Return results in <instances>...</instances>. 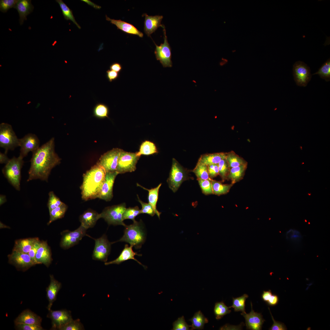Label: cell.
Returning a JSON list of instances; mask_svg holds the SVG:
<instances>
[{"instance_id":"94428289","label":"cell","mask_w":330,"mask_h":330,"mask_svg":"<svg viewBox=\"0 0 330 330\" xmlns=\"http://www.w3.org/2000/svg\"><path fill=\"white\" fill-rule=\"evenodd\" d=\"M81 1L87 3L88 5L91 6L96 9H99L101 8L100 6L95 4L90 1L88 0H82Z\"/></svg>"},{"instance_id":"484cf974","label":"cell","mask_w":330,"mask_h":330,"mask_svg":"<svg viewBox=\"0 0 330 330\" xmlns=\"http://www.w3.org/2000/svg\"><path fill=\"white\" fill-rule=\"evenodd\" d=\"M20 17L19 22L22 25L24 20H27V16L33 11L34 6L30 0H19L15 6Z\"/></svg>"},{"instance_id":"9c48e42d","label":"cell","mask_w":330,"mask_h":330,"mask_svg":"<svg viewBox=\"0 0 330 330\" xmlns=\"http://www.w3.org/2000/svg\"><path fill=\"white\" fill-rule=\"evenodd\" d=\"M140 156L136 153H131L122 150L119 159L116 170L119 174L134 171Z\"/></svg>"},{"instance_id":"52a82bcc","label":"cell","mask_w":330,"mask_h":330,"mask_svg":"<svg viewBox=\"0 0 330 330\" xmlns=\"http://www.w3.org/2000/svg\"><path fill=\"white\" fill-rule=\"evenodd\" d=\"M187 179V175L183 168L174 158L170 175L167 180L169 188L174 192H176L182 182Z\"/></svg>"},{"instance_id":"db71d44e","label":"cell","mask_w":330,"mask_h":330,"mask_svg":"<svg viewBox=\"0 0 330 330\" xmlns=\"http://www.w3.org/2000/svg\"><path fill=\"white\" fill-rule=\"evenodd\" d=\"M270 312L271 316L272 319L273 321V324L272 326L269 328L270 330H285L287 328L284 324L282 323L276 321L274 319L270 310L269 308H268Z\"/></svg>"},{"instance_id":"ac0fdd59","label":"cell","mask_w":330,"mask_h":330,"mask_svg":"<svg viewBox=\"0 0 330 330\" xmlns=\"http://www.w3.org/2000/svg\"><path fill=\"white\" fill-rule=\"evenodd\" d=\"M251 311L249 313H241V315L244 317L247 329L251 330H261L262 325L265 321L261 313L255 312L253 310L252 304L251 302Z\"/></svg>"},{"instance_id":"e575fe53","label":"cell","mask_w":330,"mask_h":330,"mask_svg":"<svg viewBox=\"0 0 330 330\" xmlns=\"http://www.w3.org/2000/svg\"><path fill=\"white\" fill-rule=\"evenodd\" d=\"M226 159L230 168L247 163L243 159L236 154L233 151L227 153Z\"/></svg>"},{"instance_id":"ab89813d","label":"cell","mask_w":330,"mask_h":330,"mask_svg":"<svg viewBox=\"0 0 330 330\" xmlns=\"http://www.w3.org/2000/svg\"><path fill=\"white\" fill-rule=\"evenodd\" d=\"M318 75L326 81L330 80V60L328 59L319 68L318 71L312 75Z\"/></svg>"},{"instance_id":"b9f144b4","label":"cell","mask_w":330,"mask_h":330,"mask_svg":"<svg viewBox=\"0 0 330 330\" xmlns=\"http://www.w3.org/2000/svg\"><path fill=\"white\" fill-rule=\"evenodd\" d=\"M48 195L49 197L47 203V207L49 211L60 207L64 203L61 200L53 191L50 192Z\"/></svg>"},{"instance_id":"8fae6325","label":"cell","mask_w":330,"mask_h":330,"mask_svg":"<svg viewBox=\"0 0 330 330\" xmlns=\"http://www.w3.org/2000/svg\"><path fill=\"white\" fill-rule=\"evenodd\" d=\"M122 150L118 148H113L101 156L97 163L104 168L106 172L116 171Z\"/></svg>"},{"instance_id":"4dcf8cb0","label":"cell","mask_w":330,"mask_h":330,"mask_svg":"<svg viewBox=\"0 0 330 330\" xmlns=\"http://www.w3.org/2000/svg\"><path fill=\"white\" fill-rule=\"evenodd\" d=\"M191 321V330H201L204 328V324L207 323L208 321L200 311L196 313L193 317L189 320Z\"/></svg>"},{"instance_id":"7c38bea8","label":"cell","mask_w":330,"mask_h":330,"mask_svg":"<svg viewBox=\"0 0 330 330\" xmlns=\"http://www.w3.org/2000/svg\"><path fill=\"white\" fill-rule=\"evenodd\" d=\"M94 239L95 244L92 255L93 259L106 262L110 253L112 243L109 241L105 234L98 238Z\"/></svg>"},{"instance_id":"74e56055","label":"cell","mask_w":330,"mask_h":330,"mask_svg":"<svg viewBox=\"0 0 330 330\" xmlns=\"http://www.w3.org/2000/svg\"><path fill=\"white\" fill-rule=\"evenodd\" d=\"M248 297L247 294H244L241 296L234 298L233 297V304L229 308H233L235 312L241 311L242 313L245 312V301Z\"/></svg>"},{"instance_id":"c3c4849f","label":"cell","mask_w":330,"mask_h":330,"mask_svg":"<svg viewBox=\"0 0 330 330\" xmlns=\"http://www.w3.org/2000/svg\"><path fill=\"white\" fill-rule=\"evenodd\" d=\"M173 330H189L191 325L186 323L183 316L179 317L173 323Z\"/></svg>"},{"instance_id":"f6af8a7d","label":"cell","mask_w":330,"mask_h":330,"mask_svg":"<svg viewBox=\"0 0 330 330\" xmlns=\"http://www.w3.org/2000/svg\"><path fill=\"white\" fill-rule=\"evenodd\" d=\"M211 179H197L203 193L205 195L213 194Z\"/></svg>"},{"instance_id":"277c9868","label":"cell","mask_w":330,"mask_h":330,"mask_svg":"<svg viewBox=\"0 0 330 330\" xmlns=\"http://www.w3.org/2000/svg\"><path fill=\"white\" fill-rule=\"evenodd\" d=\"M23 158L13 157L6 164L2 172L9 182L17 190H20L21 170L24 164Z\"/></svg>"},{"instance_id":"3957f363","label":"cell","mask_w":330,"mask_h":330,"mask_svg":"<svg viewBox=\"0 0 330 330\" xmlns=\"http://www.w3.org/2000/svg\"><path fill=\"white\" fill-rule=\"evenodd\" d=\"M133 222V224L125 226L124 234L122 237L112 244L119 241L125 242L136 249L140 248L145 240V233L141 223L136 221Z\"/></svg>"},{"instance_id":"91938a15","label":"cell","mask_w":330,"mask_h":330,"mask_svg":"<svg viewBox=\"0 0 330 330\" xmlns=\"http://www.w3.org/2000/svg\"><path fill=\"white\" fill-rule=\"evenodd\" d=\"M7 156V154L0 152V163L1 164H7L10 160Z\"/></svg>"},{"instance_id":"44dd1931","label":"cell","mask_w":330,"mask_h":330,"mask_svg":"<svg viewBox=\"0 0 330 330\" xmlns=\"http://www.w3.org/2000/svg\"><path fill=\"white\" fill-rule=\"evenodd\" d=\"M145 16L144 22V31L148 36L155 32L160 27L163 28V25L161 24L163 17L160 15L149 16L146 13L143 14Z\"/></svg>"},{"instance_id":"ffe728a7","label":"cell","mask_w":330,"mask_h":330,"mask_svg":"<svg viewBox=\"0 0 330 330\" xmlns=\"http://www.w3.org/2000/svg\"><path fill=\"white\" fill-rule=\"evenodd\" d=\"M42 318L31 310L27 309L22 312L14 321L15 324H26L41 325Z\"/></svg>"},{"instance_id":"f907efd6","label":"cell","mask_w":330,"mask_h":330,"mask_svg":"<svg viewBox=\"0 0 330 330\" xmlns=\"http://www.w3.org/2000/svg\"><path fill=\"white\" fill-rule=\"evenodd\" d=\"M137 196L138 201L142 206V208L140 210V214H146L152 216H153L156 213L151 204L149 203H147L143 202L140 199L138 195Z\"/></svg>"},{"instance_id":"9f6ffc18","label":"cell","mask_w":330,"mask_h":330,"mask_svg":"<svg viewBox=\"0 0 330 330\" xmlns=\"http://www.w3.org/2000/svg\"><path fill=\"white\" fill-rule=\"evenodd\" d=\"M41 241L39 239L34 244L32 248L28 253L33 260L37 264L38 263L35 260V255L40 245Z\"/></svg>"},{"instance_id":"6125c7cd","label":"cell","mask_w":330,"mask_h":330,"mask_svg":"<svg viewBox=\"0 0 330 330\" xmlns=\"http://www.w3.org/2000/svg\"><path fill=\"white\" fill-rule=\"evenodd\" d=\"M6 201V196L3 195L0 196V205L1 206Z\"/></svg>"},{"instance_id":"5b68a950","label":"cell","mask_w":330,"mask_h":330,"mask_svg":"<svg viewBox=\"0 0 330 330\" xmlns=\"http://www.w3.org/2000/svg\"><path fill=\"white\" fill-rule=\"evenodd\" d=\"M19 146V139L11 125L6 123L0 124V147L4 149L7 154L9 150H13Z\"/></svg>"},{"instance_id":"603a6c76","label":"cell","mask_w":330,"mask_h":330,"mask_svg":"<svg viewBox=\"0 0 330 330\" xmlns=\"http://www.w3.org/2000/svg\"><path fill=\"white\" fill-rule=\"evenodd\" d=\"M50 282L46 289V296L49 301L47 307L49 311L53 302L56 300L58 292L61 287V283L55 279L53 275H50Z\"/></svg>"},{"instance_id":"7bdbcfd3","label":"cell","mask_w":330,"mask_h":330,"mask_svg":"<svg viewBox=\"0 0 330 330\" xmlns=\"http://www.w3.org/2000/svg\"><path fill=\"white\" fill-rule=\"evenodd\" d=\"M218 165L219 174L221 177L222 181H224L227 178L230 169L226 159L222 160L218 164Z\"/></svg>"},{"instance_id":"d4e9b609","label":"cell","mask_w":330,"mask_h":330,"mask_svg":"<svg viewBox=\"0 0 330 330\" xmlns=\"http://www.w3.org/2000/svg\"><path fill=\"white\" fill-rule=\"evenodd\" d=\"M100 218V214L94 210L88 209L80 215L79 221L81 225L87 229L93 227Z\"/></svg>"},{"instance_id":"f35d334b","label":"cell","mask_w":330,"mask_h":330,"mask_svg":"<svg viewBox=\"0 0 330 330\" xmlns=\"http://www.w3.org/2000/svg\"><path fill=\"white\" fill-rule=\"evenodd\" d=\"M222 301L215 303L214 308V313L217 320L221 319L225 315L230 313L231 310Z\"/></svg>"},{"instance_id":"8d00e7d4","label":"cell","mask_w":330,"mask_h":330,"mask_svg":"<svg viewBox=\"0 0 330 330\" xmlns=\"http://www.w3.org/2000/svg\"><path fill=\"white\" fill-rule=\"evenodd\" d=\"M213 194L220 195L228 193L233 186L232 184H224L211 179Z\"/></svg>"},{"instance_id":"d590c367","label":"cell","mask_w":330,"mask_h":330,"mask_svg":"<svg viewBox=\"0 0 330 330\" xmlns=\"http://www.w3.org/2000/svg\"><path fill=\"white\" fill-rule=\"evenodd\" d=\"M56 1L59 4L64 19L67 20H71L79 29H80L81 27L76 22L71 9L62 0H56Z\"/></svg>"},{"instance_id":"ba28073f","label":"cell","mask_w":330,"mask_h":330,"mask_svg":"<svg viewBox=\"0 0 330 330\" xmlns=\"http://www.w3.org/2000/svg\"><path fill=\"white\" fill-rule=\"evenodd\" d=\"M87 229L81 225L75 230L71 231L65 230L61 233L62 237L60 246L65 249L77 244L86 235Z\"/></svg>"},{"instance_id":"bcb514c9","label":"cell","mask_w":330,"mask_h":330,"mask_svg":"<svg viewBox=\"0 0 330 330\" xmlns=\"http://www.w3.org/2000/svg\"><path fill=\"white\" fill-rule=\"evenodd\" d=\"M286 238L288 240L291 242L297 243L301 241L302 237L299 231L291 229L286 232Z\"/></svg>"},{"instance_id":"680465c9","label":"cell","mask_w":330,"mask_h":330,"mask_svg":"<svg viewBox=\"0 0 330 330\" xmlns=\"http://www.w3.org/2000/svg\"><path fill=\"white\" fill-rule=\"evenodd\" d=\"M110 70L119 73L122 70V67L119 63L115 62L112 64L110 66Z\"/></svg>"},{"instance_id":"7402d4cb","label":"cell","mask_w":330,"mask_h":330,"mask_svg":"<svg viewBox=\"0 0 330 330\" xmlns=\"http://www.w3.org/2000/svg\"><path fill=\"white\" fill-rule=\"evenodd\" d=\"M133 246H129L127 244H125L124 249L122 250L119 256L114 260L112 261L105 262V265L112 264H119L129 259H133L137 261L138 263L142 265L144 268H146L144 265L138 261L135 258V255L141 256V254H138L137 252H134L132 250Z\"/></svg>"},{"instance_id":"f1b7e54d","label":"cell","mask_w":330,"mask_h":330,"mask_svg":"<svg viewBox=\"0 0 330 330\" xmlns=\"http://www.w3.org/2000/svg\"><path fill=\"white\" fill-rule=\"evenodd\" d=\"M247 166L246 163L230 168L227 178L231 181L232 184L233 185L243 178Z\"/></svg>"},{"instance_id":"9a60e30c","label":"cell","mask_w":330,"mask_h":330,"mask_svg":"<svg viewBox=\"0 0 330 330\" xmlns=\"http://www.w3.org/2000/svg\"><path fill=\"white\" fill-rule=\"evenodd\" d=\"M47 317L51 320V330H59L73 319L71 312L65 309L49 311Z\"/></svg>"},{"instance_id":"f5cc1de1","label":"cell","mask_w":330,"mask_h":330,"mask_svg":"<svg viewBox=\"0 0 330 330\" xmlns=\"http://www.w3.org/2000/svg\"><path fill=\"white\" fill-rule=\"evenodd\" d=\"M15 325L16 329L19 330H42L41 326L26 324H18Z\"/></svg>"},{"instance_id":"7a4b0ae2","label":"cell","mask_w":330,"mask_h":330,"mask_svg":"<svg viewBox=\"0 0 330 330\" xmlns=\"http://www.w3.org/2000/svg\"><path fill=\"white\" fill-rule=\"evenodd\" d=\"M106 172L104 168L97 163L84 174L80 187L83 200L87 201L98 198Z\"/></svg>"},{"instance_id":"681fc988","label":"cell","mask_w":330,"mask_h":330,"mask_svg":"<svg viewBox=\"0 0 330 330\" xmlns=\"http://www.w3.org/2000/svg\"><path fill=\"white\" fill-rule=\"evenodd\" d=\"M19 0H0V10L6 13L10 9L14 8Z\"/></svg>"},{"instance_id":"f546056e","label":"cell","mask_w":330,"mask_h":330,"mask_svg":"<svg viewBox=\"0 0 330 330\" xmlns=\"http://www.w3.org/2000/svg\"><path fill=\"white\" fill-rule=\"evenodd\" d=\"M137 184L138 186H140L148 191V203L152 206L156 214L160 218L161 213L159 212L156 209V204L158 199L159 190L162 184L160 183L156 188L150 189L144 187L138 183H137Z\"/></svg>"},{"instance_id":"cb8c5ba5","label":"cell","mask_w":330,"mask_h":330,"mask_svg":"<svg viewBox=\"0 0 330 330\" xmlns=\"http://www.w3.org/2000/svg\"><path fill=\"white\" fill-rule=\"evenodd\" d=\"M105 17L106 20L110 21L111 24L115 25L118 29H120L127 34L136 35L141 38L143 37V33L140 31L132 24L121 20H117L111 19L106 15Z\"/></svg>"},{"instance_id":"30bf717a","label":"cell","mask_w":330,"mask_h":330,"mask_svg":"<svg viewBox=\"0 0 330 330\" xmlns=\"http://www.w3.org/2000/svg\"><path fill=\"white\" fill-rule=\"evenodd\" d=\"M163 28L164 35V42L160 46L157 45L154 42L156 46L154 53L156 59L160 61L163 67H171L172 66L171 60V49L167 41L164 25Z\"/></svg>"},{"instance_id":"7dc6e473","label":"cell","mask_w":330,"mask_h":330,"mask_svg":"<svg viewBox=\"0 0 330 330\" xmlns=\"http://www.w3.org/2000/svg\"><path fill=\"white\" fill-rule=\"evenodd\" d=\"M84 328L83 324L79 319L72 320L68 324L62 327L60 330H82Z\"/></svg>"},{"instance_id":"6da1fadb","label":"cell","mask_w":330,"mask_h":330,"mask_svg":"<svg viewBox=\"0 0 330 330\" xmlns=\"http://www.w3.org/2000/svg\"><path fill=\"white\" fill-rule=\"evenodd\" d=\"M61 160L55 152L54 138H52L32 152L27 182L39 179L47 182L52 170Z\"/></svg>"},{"instance_id":"816d5d0a","label":"cell","mask_w":330,"mask_h":330,"mask_svg":"<svg viewBox=\"0 0 330 330\" xmlns=\"http://www.w3.org/2000/svg\"><path fill=\"white\" fill-rule=\"evenodd\" d=\"M264 301L269 306H274L278 303L279 298L277 295L270 292L266 295Z\"/></svg>"},{"instance_id":"2e32d148","label":"cell","mask_w":330,"mask_h":330,"mask_svg":"<svg viewBox=\"0 0 330 330\" xmlns=\"http://www.w3.org/2000/svg\"><path fill=\"white\" fill-rule=\"evenodd\" d=\"M40 142L35 134L29 133L21 138L19 139V146L20 147L19 156L24 158L30 152H33L39 147Z\"/></svg>"},{"instance_id":"4316f807","label":"cell","mask_w":330,"mask_h":330,"mask_svg":"<svg viewBox=\"0 0 330 330\" xmlns=\"http://www.w3.org/2000/svg\"><path fill=\"white\" fill-rule=\"evenodd\" d=\"M39 240L38 237L20 239L15 241L13 250L28 254L35 242Z\"/></svg>"},{"instance_id":"d6986e66","label":"cell","mask_w":330,"mask_h":330,"mask_svg":"<svg viewBox=\"0 0 330 330\" xmlns=\"http://www.w3.org/2000/svg\"><path fill=\"white\" fill-rule=\"evenodd\" d=\"M35 258L38 264H43L47 267L50 265L53 259L50 248L46 241H41Z\"/></svg>"},{"instance_id":"836d02e7","label":"cell","mask_w":330,"mask_h":330,"mask_svg":"<svg viewBox=\"0 0 330 330\" xmlns=\"http://www.w3.org/2000/svg\"><path fill=\"white\" fill-rule=\"evenodd\" d=\"M193 172L196 175L197 179L207 180L211 179L209 177L207 166L199 160Z\"/></svg>"},{"instance_id":"ee69618b","label":"cell","mask_w":330,"mask_h":330,"mask_svg":"<svg viewBox=\"0 0 330 330\" xmlns=\"http://www.w3.org/2000/svg\"><path fill=\"white\" fill-rule=\"evenodd\" d=\"M140 210L138 206L126 208L123 215V220L130 219L135 221L136 217L140 214Z\"/></svg>"},{"instance_id":"e0dca14e","label":"cell","mask_w":330,"mask_h":330,"mask_svg":"<svg viewBox=\"0 0 330 330\" xmlns=\"http://www.w3.org/2000/svg\"><path fill=\"white\" fill-rule=\"evenodd\" d=\"M118 174L116 171L106 172L105 180L98 198L106 201H110L112 200L113 196V184L115 178Z\"/></svg>"},{"instance_id":"4fadbf2b","label":"cell","mask_w":330,"mask_h":330,"mask_svg":"<svg viewBox=\"0 0 330 330\" xmlns=\"http://www.w3.org/2000/svg\"><path fill=\"white\" fill-rule=\"evenodd\" d=\"M9 262L18 270L25 271L36 264L28 254L13 250L8 256Z\"/></svg>"},{"instance_id":"60d3db41","label":"cell","mask_w":330,"mask_h":330,"mask_svg":"<svg viewBox=\"0 0 330 330\" xmlns=\"http://www.w3.org/2000/svg\"><path fill=\"white\" fill-rule=\"evenodd\" d=\"M108 107L103 103L97 104L93 109L94 115L97 118L103 119L108 117Z\"/></svg>"},{"instance_id":"be15d7a7","label":"cell","mask_w":330,"mask_h":330,"mask_svg":"<svg viewBox=\"0 0 330 330\" xmlns=\"http://www.w3.org/2000/svg\"><path fill=\"white\" fill-rule=\"evenodd\" d=\"M10 228L8 226H6V225H4L2 222H0V228Z\"/></svg>"},{"instance_id":"1f68e13d","label":"cell","mask_w":330,"mask_h":330,"mask_svg":"<svg viewBox=\"0 0 330 330\" xmlns=\"http://www.w3.org/2000/svg\"><path fill=\"white\" fill-rule=\"evenodd\" d=\"M158 151L155 144L149 141L143 142L140 146L139 151L136 152L137 155L140 156L141 155H149L157 153Z\"/></svg>"},{"instance_id":"8992f818","label":"cell","mask_w":330,"mask_h":330,"mask_svg":"<svg viewBox=\"0 0 330 330\" xmlns=\"http://www.w3.org/2000/svg\"><path fill=\"white\" fill-rule=\"evenodd\" d=\"M126 208L124 203L107 207L100 214V218L104 219L109 225L125 226L123 216Z\"/></svg>"},{"instance_id":"d6a6232c","label":"cell","mask_w":330,"mask_h":330,"mask_svg":"<svg viewBox=\"0 0 330 330\" xmlns=\"http://www.w3.org/2000/svg\"><path fill=\"white\" fill-rule=\"evenodd\" d=\"M67 209V205L64 203L60 207L49 211L50 218L47 225H49L54 221L63 218Z\"/></svg>"},{"instance_id":"83f0119b","label":"cell","mask_w":330,"mask_h":330,"mask_svg":"<svg viewBox=\"0 0 330 330\" xmlns=\"http://www.w3.org/2000/svg\"><path fill=\"white\" fill-rule=\"evenodd\" d=\"M227 153L221 152L203 155L199 160L206 165L218 164L222 160L226 158Z\"/></svg>"},{"instance_id":"11a10c76","label":"cell","mask_w":330,"mask_h":330,"mask_svg":"<svg viewBox=\"0 0 330 330\" xmlns=\"http://www.w3.org/2000/svg\"><path fill=\"white\" fill-rule=\"evenodd\" d=\"M210 178L211 179L216 177L219 174V170L217 164H213L207 166Z\"/></svg>"},{"instance_id":"5bb4252c","label":"cell","mask_w":330,"mask_h":330,"mask_svg":"<svg viewBox=\"0 0 330 330\" xmlns=\"http://www.w3.org/2000/svg\"><path fill=\"white\" fill-rule=\"evenodd\" d=\"M293 71L296 84L301 86H306L312 77L310 67L304 62L298 61L294 64Z\"/></svg>"},{"instance_id":"6f0895ef","label":"cell","mask_w":330,"mask_h":330,"mask_svg":"<svg viewBox=\"0 0 330 330\" xmlns=\"http://www.w3.org/2000/svg\"><path fill=\"white\" fill-rule=\"evenodd\" d=\"M119 76V73L115 71L108 69L106 71V77L110 82L116 80Z\"/></svg>"}]
</instances>
